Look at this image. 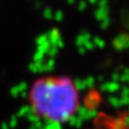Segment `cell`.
Masks as SVG:
<instances>
[{
	"instance_id": "obj_1",
	"label": "cell",
	"mask_w": 129,
	"mask_h": 129,
	"mask_svg": "<svg viewBox=\"0 0 129 129\" xmlns=\"http://www.w3.org/2000/svg\"><path fill=\"white\" fill-rule=\"evenodd\" d=\"M32 113L48 123H64L74 117L79 106V93L68 77L46 76L37 78L28 92Z\"/></svg>"
}]
</instances>
